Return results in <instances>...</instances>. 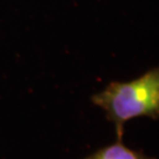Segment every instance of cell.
I'll use <instances>...</instances> for the list:
<instances>
[{
	"label": "cell",
	"instance_id": "6da1fadb",
	"mask_svg": "<svg viewBox=\"0 0 159 159\" xmlns=\"http://www.w3.org/2000/svg\"><path fill=\"white\" fill-rule=\"evenodd\" d=\"M93 105L105 112L116 129L117 140L123 139L124 126L138 117L159 119V66L130 81H112L91 97Z\"/></svg>",
	"mask_w": 159,
	"mask_h": 159
},
{
	"label": "cell",
	"instance_id": "7a4b0ae2",
	"mask_svg": "<svg viewBox=\"0 0 159 159\" xmlns=\"http://www.w3.org/2000/svg\"><path fill=\"white\" fill-rule=\"evenodd\" d=\"M84 159H156L153 157H148L142 151H137L127 148L121 140L117 143L104 146L97 150L96 152L91 153Z\"/></svg>",
	"mask_w": 159,
	"mask_h": 159
}]
</instances>
